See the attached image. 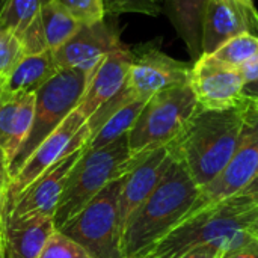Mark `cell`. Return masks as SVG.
Instances as JSON below:
<instances>
[{
    "instance_id": "1",
    "label": "cell",
    "mask_w": 258,
    "mask_h": 258,
    "mask_svg": "<svg viewBox=\"0 0 258 258\" xmlns=\"http://www.w3.org/2000/svg\"><path fill=\"white\" fill-rule=\"evenodd\" d=\"M251 101L227 110L200 109L180 138L171 144L195 183L203 189L213 181L234 156Z\"/></svg>"
},
{
    "instance_id": "2",
    "label": "cell",
    "mask_w": 258,
    "mask_h": 258,
    "mask_svg": "<svg viewBox=\"0 0 258 258\" xmlns=\"http://www.w3.org/2000/svg\"><path fill=\"white\" fill-rule=\"evenodd\" d=\"M200 192L201 187L175 156L174 163L156 190L128 219L122 233L124 258L145 257L181 224L194 207Z\"/></svg>"
},
{
    "instance_id": "3",
    "label": "cell",
    "mask_w": 258,
    "mask_h": 258,
    "mask_svg": "<svg viewBox=\"0 0 258 258\" xmlns=\"http://www.w3.org/2000/svg\"><path fill=\"white\" fill-rule=\"evenodd\" d=\"M258 200L233 195L175 227L142 258H177L187 249L212 243L233 252L255 236Z\"/></svg>"
},
{
    "instance_id": "4",
    "label": "cell",
    "mask_w": 258,
    "mask_h": 258,
    "mask_svg": "<svg viewBox=\"0 0 258 258\" xmlns=\"http://www.w3.org/2000/svg\"><path fill=\"white\" fill-rule=\"evenodd\" d=\"M147 154L135 156L130 151L128 135L97 150L85 148L68 177L65 190L56 207L53 218L56 231L74 218L109 183L125 177Z\"/></svg>"
},
{
    "instance_id": "5",
    "label": "cell",
    "mask_w": 258,
    "mask_h": 258,
    "mask_svg": "<svg viewBox=\"0 0 258 258\" xmlns=\"http://www.w3.org/2000/svg\"><path fill=\"white\" fill-rule=\"evenodd\" d=\"M200 110L190 83L178 85L153 95L128 133L130 151L147 154L175 142Z\"/></svg>"
},
{
    "instance_id": "6",
    "label": "cell",
    "mask_w": 258,
    "mask_h": 258,
    "mask_svg": "<svg viewBox=\"0 0 258 258\" xmlns=\"http://www.w3.org/2000/svg\"><path fill=\"white\" fill-rule=\"evenodd\" d=\"M92 73L79 68H62L36 91L35 115L29 136L9 165L11 178L17 175L32 153L63 119L77 109Z\"/></svg>"
},
{
    "instance_id": "7",
    "label": "cell",
    "mask_w": 258,
    "mask_h": 258,
    "mask_svg": "<svg viewBox=\"0 0 258 258\" xmlns=\"http://www.w3.org/2000/svg\"><path fill=\"white\" fill-rule=\"evenodd\" d=\"M124 177L109 183L59 233L65 234L92 258H124L119 225V195Z\"/></svg>"
},
{
    "instance_id": "8",
    "label": "cell",
    "mask_w": 258,
    "mask_h": 258,
    "mask_svg": "<svg viewBox=\"0 0 258 258\" xmlns=\"http://www.w3.org/2000/svg\"><path fill=\"white\" fill-rule=\"evenodd\" d=\"M258 172V113L249 104L240 144L224 171L201 189L194 207L183 221L209 210L239 194ZM181 221V222H183Z\"/></svg>"
},
{
    "instance_id": "9",
    "label": "cell",
    "mask_w": 258,
    "mask_h": 258,
    "mask_svg": "<svg viewBox=\"0 0 258 258\" xmlns=\"http://www.w3.org/2000/svg\"><path fill=\"white\" fill-rule=\"evenodd\" d=\"M89 139L91 128L88 125V119L76 109L47 139L41 142V145L32 153L17 175L11 178L8 189V204L59 160L86 147Z\"/></svg>"
},
{
    "instance_id": "10",
    "label": "cell",
    "mask_w": 258,
    "mask_h": 258,
    "mask_svg": "<svg viewBox=\"0 0 258 258\" xmlns=\"http://www.w3.org/2000/svg\"><path fill=\"white\" fill-rule=\"evenodd\" d=\"M192 67L168 56L159 47L147 44L133 51L124 89L133 100L148 101L160 91L190 83Z\"/></svg>"
},
{
    "instance_id": "11",
    "label": "cell",
    "mask_w": 258,
    "mask_h": 258,
    "mask_svg": "<svg viewBox=\"0 0 258 258\" xmlns=\"http://www.w3.org/2000/svg\"><path fill=\"white\" fill-rule=\"evenodd\" d=\"M190 86L200 109L227 110L242 104L245 80L239 68L218 60L212 54H203L192 67Z\"/></svg>"
},
{
    "instance_id": "12",
    "label": "cell",
    "mask_w": 258,
    "mask_h": 258,
    "mask_svg": "<svg viewBox=\"0 0 258 258\" xmlns=\"http://www.w3.org/2000/svg\"><path fill=\"white\" fill-rule=\"evenodd\" d=\"M83 151L85 147L63 157L50 169H47L42 175H39L21 194H18L8 204L5 222L11 219H23L32 216L54 218L56 207L65 190L68 177Z\"/></svg>"
},
{
    "instance_id": "13",
    "label": "cell",
    "mask_w": 258,
    "mask_h": 258,
    "mask_svg": "<svg viewBox=\"0 0 258 258\" xmlns=\"http://www.w3.org/2000/svg\"><path fill=\"white\" fill-rule=\"evenodd\" d=\"M258 36V12L243 0H209L203 21V54H213L227 41Z\"/></svg>"
},
{
    "instance_id": "14",
    "label": "cell",
    "mask_w": 258,
    "mask_h": 258,
    "mask_svg": "<svg viewBox=\"0 0 258 258\" xmlns=\"http://www.w3.org/2000/svg\"><path fill=\"white\" fill-rule=\"evenodd\" d=\"M119 35L104 20L95 24H82L76 35L59 50L53 51L57 67L79 68L94 73L98 63L112 51L122 48Z\"/></svg>"
},
{
    "instance_id": "15",
    "label": "cell",
    "mask_w": 258,
    "mask_h": 258,
    "mask_svg": "<svg viewBox=\"0 0 258 258\" xmlns=\"http://www.w3.org/2000/svg\"><path fill=\"white\" fill-rule=\"evenodd\" d=\"M175 156L171 145L157 148L148 153L125 177L119 195V225L121 233L133 216V213L148 200V197L156 190Z\"/></svg>"
},
{
    "instance_id": "16",
    "label": "cell",
    "mask_w": 258,
    "mask_h": 258,
    "mask_svg": "<svg viewBox=\"0 0 258 258\" xmlns=\"http://www.w3.org/2000/svg\"><path fill=\"white\" fill-rule=\"evenodd\" d=\"M133 51L127 47L109 53L92 73L86 91L77 106V110L89 119L100 107L110 101L125 85Z\"/></svg>"
},
{
    "instance_id": "17",
    "label": "cell",
    "mask_w": 258,
    "mask_h": 258,
    "mask_svg": "<svg viewBox=\"0 0 258 258\" xmlns=\"http://www.w3.org/2000/svg\"><path fill=\"white\" fill-rule=\"evenodd\" d=\"M54 231V221L48 216L6 221L3 225L6 258H38Z\"/></svg>"
},
{
    "instance_id": "18",
    "label": "cell",
    "mask_w": 258,
    "mask_h": 258,
    "mask_svg": "<svg viewBox=\"0 0 258 258\" xmlns=\"http://www.w3.org/2000/svg\"><path fill=\"white\" fill-rule=\"evenodd\" d=\"M60 68L54 60L53 51L27 54L6 76L5 92L8 94H36Z\"/></svg>"
},
{
    "instance_id": "19",
    "label": "cell",
    "mask_w": 258,
    "mask_h": 258,
    "mask_svg": "<svg viewBox=\"0 0 258 258\" xmlns=\"http://www.w3.org/2000/svg\"><path fill=\"white\" fill-rule=\"evenodd\" d=\"M171 20L194 60L203 56V21L209 0H168Z\"/></svg>"
},
{
    "instance_id": "20",
    "label": "cell",
    "mask_w": 258,
    "mask_h": 258,
    "mask_svg": "<svg viewBox=\"0 0 258 258\" xmlns=\"http://www.w3.org/2000/svg\"><path fill=\"white\" fill-rule=\"evenodd\" d=\"M39 20L50 51L59 50L82 26L57 0H50L41 8Z\"/></svg>"
},
{
    "instance_id": "21",
    "label": "cell",
    "mask_w": 258,
    "mask_h": 258,
    "mask_svg": "<svg viewBox=\"0 0 258 258\" xmlns=\"http://www.w3.org/2000/svg\"><path fill=\"white\" fill-rule=\"evenodd\" d=\"M145 103L147 101H144V100H136V101L121 107L119 110H116L91 136V139H89V142L86 144L85 148L86 150H97V148L106 147V145L115 142L116 139L128 135L130 130L133 128L139 113L142 112Z\"/></svg>"
},
{
    "instance_id": "22",
    "label": "cell",
    "mask_w": 258,
    "mask_h": 258,
    "mask_svg": "<svg viewBox=\"0 0 258 258\" xmlns=\"http://www.w3.org/2000/svg\"><path fill=\"white\" fill-rule=\"evenodd\" d=\"M47 2L50 0H6L0 9V29L14 30L20 36Z\"/></svg>"
},
{
    "instance_id": "23",
    "label": "cell",
    "mask_w": 258,
    "mask_h": 258,
    "mask_svg": "<svg viewBox=\"0 0 258 258\" xmlns=\"http://www.w3.org/2000/svg\"><path fill=\"white\" fill-rule=\"evenodd\" d=\"M258 53V36L251 33L239 35L230 41H227L221 48H218L212 56L218 60L231 65V67H242L245 62L252 59Z\"/></svg>"
},
{
    "instance_id": "24",
    "label": "cell",
    "mask_w": 258,
    "mask_h": 258,
    "mask_svg": "<svg viewBox=\"0 0 258 258\" xmlns=\"http://www.w3.org/2000/svg\"><path fill=\"white\" fill-rule=\"evenodd\" d=\"M166 0H103L107 15L118 14H144L156 17L163 11Z\"/></svg>"
},
{
    "instance_id": "25",
    "label": "cell",
    "mask_w": 258,
    "mask_h": 258,
    "mask_svg": "<svg viewBox=\"0 0 258 258\" xmlns=\"http://www.w3.org/2000/svg\"><path fill=\"white\" fill-rule=\"evenodd\" d=\"M38 258H92L91 254L80 246L79 243H76L74 240H71L70 237H67L65 234L54 231L53 236L48 239L47 245L44 246L42 252L39 254Z\"/></svg>"
},
{
    "instance_id": "26",
    "label": "cell",
    "mask_w": 258,
    "mask_h": 258,
    "mask_svg": "<svg viewBox=\"0 0 258 258\" xmlns=\"http://www.w3.org/2000/svg\"><path fill=\"white\" fill-rule=\"evenodd\" d=\"M80 24L89 26L104 20L103 0H57Z\"/></svg>"
},
{
    "instance_id": "27",
    "label": "cell",
    "mask_w": 258,
    "mask_h": 258,
    "mask_svg": "<svg viewBox=\"0 0 258 258\" xmlns=\"http://www.w3.org/2000/svg\"><path fill=\"white\" fill-rule=\"evenodd\" d=\"M23 94H2L0 95V150L6 151L9 144L17 112L21 103Z\"/></svg>"
},
{
    "instance_id": "28",
    "label": "cell",
    "mask_w": 258,
    "mask_h": 258,
    "mask_svg": "<svg viewBox=\"0 0 258 258\" xmlns=\"http://www.w3.org/2000/svg\"><path fill=\"white\" fill-rule=\"evenodd\" d=\"M24 56L20 36L9 29H0V73L8 76Z\"/></svg>"
},
{
    "instance_id": "29",
    "label": "cell",
    "mask_w": 258,
    "mask_h": 258,
    "mask_svg": "<svg viewBox=\"0 0 258 258\" xmlns=\"http://www.w3.org/2000/svg\"><path fill=\"white\" fill-rule=\"evenodd\" d=\"M20 41H21V45H23L24 56H27V54H39V53H44V51L48 50L47 41H45V36H44V32H42L39 15L20 35Z\"/></svg>"
},
{
    "instance_id": "30",
    "label": "cell",
    "mask_w": 258,
    "mask_h": 258,
    "mask_svg": "<svg viewBox=\"0 0 258 258\" xmlns=\"http://www.w3.org/2000/svg\"><path fill=\"white\" fill-rule=\"evenodd\" d=\"M9 183H11L9 163H8V159H6L3 150H0V225H2V227L5 225Z\"/></svg>"
},
{
    "instance_id": "31",
    "label": "cell",
    "mask_w": 258,
    "mask_h": 258,
    "mask_svg": "<svg viewBox=\"0 0 258 258\" xmlns=\"http://www.w3.org/2000/svg\"><path fill=\"white\" fill-rule=\"evenodd\" d=\"M227 252L222 246L212 245V243H203L198 246H194L183 252L177 258H224Z\"/></svg>"
},
{
    "instance_id": "32",
    "label": "cell",
    "mask_w": 258,
    "mask_h": 258,
    "mask_svg": "<svg viewBox=\"0 0 258 258\" xmlns=\"http://www.w3.org/2000/svg\"><path fill=\"white\" fill-rule=\"evenodd\" d=\"M224 258H258V236H254L248 243L236 251L225 254Z\"/></svg>"
},
{
    "instance_id": "33",
    "label": "cell",
    "mask_w": 258,
    "mask_h": 258,
    "mask_svg": "<svg viewBox=\"0 0 258 258\" xmlns=\"http://www.w3.org/2000/svg\"><path fill=\"white\" fill-rule=\"evenodd\" d=\"M239 71H240L245 83L258 80V53L252 59H249L248 62H245L242 67H239Z\"/></svg>"
},
{
    "instance_id": "34",
    "label": "cell",
    "mask_w": 258,
    "mask_h": 258,
    "mask_svg": "<svg viewBox=\"0 0 258 258\" xmlns=\"http://www.w3.org/2000/svg\"><path fill=\"white\" fill-rule=\"evenodd\" d=\"M242 98L243 100H248V101H255V100H258V80L245 83V86L242 89Z\"/></svg>"
},
{
    "instance_id": "35",
    "label": "cell",
    "mask_w": 258,
    "mask_h": 258,
    "mask_svg": "<svg viewBox=\"0 0 258 258\" xmlns=\"http://www.w3.org/2000/svg\"><path fill=\"white\" fill-rule=\"evenodd\" d=\"M236 195H240V197H252V198H257L258 200V172L255 174V177Z\"/></svg>"
},
{
    "instance_id": "36",
    "label": "cell",
    "mask_w": 258,
    "mask_h": 258,
    "mask_svg": "<svg viewBox=\"0 0 258 258\" xmlns=\"http://www.w3.org/2000/svg\"><path fill=\"white\" fill-rule=\"evenodd\" d=\"M0 258H6V254H5V243H3V230L0 231Z\"/></svg>"
},
{
    "instance_id": "37",
    "label": "cell",
    "mask_w": 258,
    "mask_h": 258,
    "mask_svg": "<svg viewBox=\"0 0 258 258\" xmlns=\"http://www.w3.org/2000/svg\"><path fill=\"white\" fill-rule=\"evenodd\" d=\"M5 83H6V76L0 73V95L5 94Z\"/></svg>"
},
{
    "instance_id": "38",
    "label": "cell",
    "mask_w": 258,
    "mask_h": 258,
    "mask_svg": "<svg viewBox=\"0 0 258 258\" xmlns=\"http://www.w3.org/2000/svg\"><path fill=\"white\" fill-rule=\"evenodd\" d=\"M243 2H245V3H246V5H248L249 8H254V9H255V5H254V0H243Z\"/></svg>"
},
{
    "instance_id": "39",
    "label": "cell",
    "mask_w": 258,
    "mask_h": 258,
    "mask_svg": "<svg viewBox=\"0 0 258 258\" xmlns=\"http://www.w3.org/2000/svg\"><path fill=\"white\" fill-rule=\"evenodd\" d=\"M251 104H252V107H254V110L258 113V100H255V101H251Z\"/></svg>"
},
{
    "instance_id": "40",
    "label": "cell",
    "mask_w": 258,
    "mask_h": 258,
    "mask_svg": "<svg viewBox=\"0 0 258 258\" xmlns=\"http://www.w3.org/2000/svg\"><path fill=\"white\" fill-rule=\"evenodd\" d=\"M5 2H6V0H0V9H2V6L5 5Z\"/></svg>"
},
{
    "instance_id": "41",
    "label": "cell",
    "mask_w": 258,
    "mask_h": 258,
    "mask_svg": "<svg viewBox=\"0 0 258 258\" xmlns=\"http://www.w3.org/2000/svg\"><path fill=\"white\" fill-rule=\"evenodd\" d=\"M255 236H258V222L257 225H255Z\"/></svg>"
},
{
    "instance_id": "42",
    "label": "cell",
    "mask_w": 258,
    "mask_h": 258,
    "mask_svg": "<svg viewBox=\"0 0 258 258\" xmlns=\"http://www.w3.org/2000/svg\"><path fill=\"white\" fill-rule=\"evenodd\" d=\"M2 230H3V227H2V225H0V231H2Z\"/></svg>"
}]
</instances>
